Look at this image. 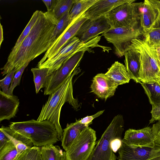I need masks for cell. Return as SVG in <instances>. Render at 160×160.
<instances>
[{"instance_id": "d6a6232c", "label": "cell", "mask_w": 160, "mask_h": 160, "mask_svg": "<svg viewBox=\"0 0 160 160\" xmlns=\"http://www.w3.org/2000/svg\"><path fill=\"white\" fill-rule=\"evenodd\" d=\"M30 62H27L20 69L17 71L14 75L12 81L8 90L7 94L12 95L13 90L17 86L19 85L22 73Z\"/></svg>"}, {"instance_id": "d6986e66", "label": "cell", "mask_w": 160, "mask_h": 160, "mask_svg": "<svg viewBox=\"0 0 160 160\" xmlns=\"http://www.w3.org/2000/svg\"><path fill=\"white\" fill-rule=\"evenodd\" d=\"M125 66L130 79L136 83H140V63L139 53L130 49L125 54Z\"/></svg>"}, {"instance_id": "d590c367", "label": "cell", "mask_w": 160, "mask_h": 160, "mask_svg": "<svg viewBox=\"0 0 160 160\" xmlns=\"http://www.w3.org/2000/svg\"><path fill=\"white\" fill-rule=\"evenodd\" d=\"M150 1L153 4L158 12L157 16L152 29L160 28V1L157 0H150Z\"/></svg>"}, {"instance_id": "4316f807", "label": "cell", "mask_w": 160, "mask_h": 160, "mask_svg": "<svg viewBox=\"0 0 160 160\" xmlns=\"http://www.w3.org/2000/svg\"><path fill=\"white\" fill-rule=\"evenodd\" d=\"M43 160H62L65 152L59 146L51 144L40 147Z\"/></svg>"}, {"instance_id": "7402d4cb", "label": "cell", "mask_w": 160, "mask_h": 160, "mask_svg": "<svg viewBox=\"0 0 160 160\" xmlns=\"http://www.w3.org/2000/svg\"><path fill=\"white\" fill-rule=\"evenodd\" d=\"M105 74L119 85L128 83L130 80L125 66L118 61L115 62Z\"/></svg>"}, {"instance_id": "52a82bcc", "label": "cell", "mask_w": 160, "mask_h": 160, "mask_svg": "<svg viewBox=\"0 0 160 160\" xmlns=\"http://www.w3.org/2000/svg\"><path fill=\"white\" fill-rule=\"evenodd\" d=\"M130 0L112 9L104 17L111 28L137 29L140 27V8L142 2Z\"/></svg>"}, {"instance_id": "e575fe53", "label": "cell", "mask_w": 160, "mask_h": 160, "mask_svg": "<svg viewBox=\"0 0 160 160\" xmlns=\"http://www.w3.org/2000/svg\"><path fill=\"white\" fill-rule=\"evenodd\" d=\"M151 128L155 143L160 145V121L153 124Z\"/></svg>"}, {"instance_id": "e0dca14e", "label": "cell", "mask_w": 160, "mask_h": 160, "mask_svg": "<svg viewBox=\"0 0 160 160\" xmlns=\"http://www.w3.org/2000/svg\"><path fill=\"white\" fill-rule=\"evenodd\" d=\"M18 97L9 95L0 91V122L9 120L15 117L19 104Z\"/></svg>"}, {"instance_id": "74e56055", "label": "cell", "mask_w": 160, "mask_h": 160, "mask_svg": "<svg viewBox=\"0 0 160 160\" xmlns=\"http://www.w3.org/2000/svg\"><path fill=\"white\" fill-rule=\"evenodd\" d=\"M104 111V110L100 111L94 115L87 116L81 120H79V122L82 124L88 127L89 125L91 123L92 121L94 118L98 117L102 114Z\"/></svg>"}, {"instance_id": "9c48e42d", "label": "cell", "mask_w": 160, "mask_h": 160, "mask_svg": "<svg viewBox=\"0 0 160 160\" xmlns=\"http://www.w3.org/2000/svg\"><path fill=\"white\" fill-rule=\"evenodd\" d=\"M102 36L109 43L113 44L116 55L121 57L128 50L131 41L143 36V33L140 28H111Z\"/></svg>"}, {"instance_id": "bcb514c9", "label": "cell", "mask_w": 160, "mask_h": 160, "mask_svg": "<svg viewBox=\"0 0 160 160\" xmlns=\"http://www.w3.org/2000/svg\"></svg>"}, {"instance_id": "5bb4252c", "label": "cell", "mask_w": 160, "mask_h": 160, "mask_svg": "<svg viewBox=\"0 0 160 160\" xmlns=\"http://www.w3.org/2000/svg\"><path fill=\"white\" fill-rule=\"evenodd\" d=\"M88 19L82 14L72 22L45 52L37 65L41 64L47 59L54 55L68 41L75 36L81 26Z\"/></svg>"}, {"instance_id": "f1b7e54d", "label": "cell", "mask_w": 160, "mask_h": 160, "mask_svg": "<svg viewBox=\"0 0 160 160\" xmlns=\"http://www.w3.org/2000/svg\"><path fill=\"white\" fill-rule=\"evenodd\" d=\"M74 0H58L53 10L51 11L55 19L58 20L65 13L70 12L73 4Z\"/></svg>"}, {"instance_id": "484cf974", "label": "cell", "mask_w": 160, "mask_h": 160, "mask_svg": "<svg viewBox=\"0 0 160 160\" xmlns=\"http://www.w3.org/2000/svg\"><path fill=\"white\" fill-rule=\"evenodd\" d=\"M69 12H67L58 20V23L55 26L51 35L48 44L49 48L70 24L69 19Z\"/></svg>"}, {"instance_id": "4fadbf2b", "label": "cell", "mask_w": 160, "mask_h": 160, "mask_svg": "<svg viewBox=\"0 0 160 160\" xmlns=\"http://www.w3.org/2000/svg\"><path fill=\"white\" fill-rule=\"evenodd\" d=\"M110 28V26L104 16L92 20L88 19L81 26L75 36L81 42H86Z\"/></svg>"}, {"instance_id": "7a4b0ae2", "label": "cell", "mask_w": 160, "mask_h": 160, "mask_svg": "<svg viewBox=\"0 0 160 160\" xmlns=\"http://www.w3.org/2000/svg\"><path fill=\"white\" fill-rule=\"evenodd\" d=\"M78 72L79 70L75 69L60 88L49 95L37 120L38 121L47 120L54 125L58 132L59 140L61 141L63 130L60 124V118L62 106L68 102L76 110H78L80 107L78 99L75 98L73 95L72 80L73 77Z\"/></svg>"}, {"instance_id": "6da1fadb", "label": "cell", "mask_w": 160, "mask_h": 160, "mask_svg": "<svg viewBox=\"0 0 160 160\" xmlns=\"http://www.w3.org/2000/svg\"><path fill=\"white\" fill-rule=\"evenodd\" d=\"M58 21L52 15L51 12L41 14L28 35L23 40L14 55L7 59L4 66L1 68L3 76L13 69L17 71L27 62L46 51L51 34Z\"/></svg>"}, {"instance_id": "ac0fdd59", "label": "cell", "mask_w": 160, "mask_h": 160, "mask_svg": "<svg viewBox=\"0 0 160 160\" xmlns=\"http://www.w3.org/2000/svg\"><path fill=\"white\" fill-rule=\"evenodd\" d=\"M157 14V10L150 0L142 2L140 8V27L143 35L152 29Z\"/></svg>"}, {"instance_id": "ee69618b", "label": "cell", "mask_w": 160, "mask_h": 160, "mask_svg": "<svg viewBox=\"0 0 160 160\" xmlns=\"http://www.w3.org/2000/svg\"><path fill=\"white\" fill-rule=\"evenodd\" d=\"M62 160H66V152H65L64 155L62 158Z\"/></svg>"}, {"instance_id": "5b68a950", "label": "cell", "mask_w": 160, "mask_h": 160, "mask_svg": "<svg viewBox=\"0 0 160 160\" xmlns=\"http://www.w3.org/2000/svg\"><path fill=\"white\" fill-rule=\"evenodd\" d=\"M133 50L139 55L140 80L142 83L158 82L160 79V58L157 49L150 47L143 38L132 40L128 50Z\"/></svg>"}, {"instance_id": "7c38bea8", "label": "cell", "mask_w": 160, "mask_h": 160, "mask_svg": "<svg viewBox=\"0 0 160 160\" xmlns=\"http://www.w3.org/2000/svg\"><path fill=\"white\" fill-rule=\"evenodd\" d=\"M118 152V160H149L160 156V145L156 143L153 148H132L122 141Z\"/></svg>"}, {"instance_id": "83f0119b", "label": "cell", "mask_w": 160, "mask_h": 160, "mask_svg": "<svg viewBox=\"0 0 160 160\" xmlns=\"http://www.w3.org/2000/svg\"><path fill=\"white\" fill-rule=\"evenodd\" d=\"M31 71L33 76L36 92L38 93L42 88H44L48 76V69L44 68H32Z\"/></svg>"}, {"instance_id": "9a60e30c", "label": "cell", "mask_w": 160, "mask_h": 160, "mask_svg": "<svg viewBox=\"0 0 160 160\" xmlns=\"http://www.w3.org/2000/svg\"><path fill=\"white\" fill-rule=\"evenodd\" d=\"M118 85L105 74L99 73L93 77L90 88L97 97L106 101L114 95Z\"/></svg>"}, {"instance_id": "b9f144b4", "label": "cell", "mask_w": 160, "mask_h": 160, "mask_svg": "<svg viewBox=\"0 0 160 160\" xmlns=\"http://www.w3.org/2000/svg\"><path fill=\"white\" fill-rule=\"evenodd\" d=\"M0 47L3 40V30L2 26L0 23Z\"/></svg>"}, {"instance_id": "f35d334b", "label": "cell", "mask_w": 160, "mask_h": 160, "mask_svg": "<svg viewBox=\"0 0 160 160\" xmlns=\"http://www.w3.org/2000/svg\"><path fill=\"white\" fill-rule=\"evenodd\" d=\"M122 138H118L114 139L111 142V146L112 151L116 152L120 148L122 144Z\"/></svg>"}, {"instance_id": "4dcf8cb0", "label": "cell", "mask_w": 160, "mask_h": 160, "mask_svg": "<svg viewBox=\"0 0 160 160\" xmlns=\"http://www.w3.org/2000/svg\"><path fill=\"white\" fill-rule=\"evenodd\" d=\"M143 36V39L150 47L156 49L160 48V28L152 29Z\"/></svg>"}, {"instance_id": "836d02e7", "label": "cell", "mask_w": 160, "mask_h": 160, "mask_svg": "<svg viewBox=\"0 0 160 160\" xmlns=\"http://www.w3.org/2000/svg\"><path fill=\"white\" fill-rule=\"evenodd\" d=\"M17 71L14 69L7 74L6 76L0 81V87L2 92L7 94L8 90L12 81L14 75Z\"/></svg>"}, {"instance_id": "ffe728a7", "label": "cell", "mask_w": 160, "mask_h": 160, "mask_svg": "<svg viewBox=\"0 0 160 160\" xmlns=\"http://www.w3.org/2000/svg\"><path fill=\"white\" fill-rule=\"evenodd\" d=\"M88 127L81 124L79 120L67 125L66 127L63 130L61 140L62 146L65 151L69 148L75 140Z\"/></svg>"}, {"instance_id": "2e32d148", "label": "cell", "mask_w": 160, "mask_h": 160, "mask_svg": "<svg viewBox=\"0 0 160 160\" xmlns=\"http://www.w3.org/2000/svg\"><path fill=\"white\" fill-rule=\"evenodd\" d=\"M130 0H98L84 13L88 19L93 20L101 18L117 6Z\"/></svg>"}, {"instance_id": "3957f363", "label": "cell", "mask_w": 160, "mask_h": 160, "mask_svg": "<svg viewBox=\"0 0 160 160\" xmlns=\"http://www.w3.org/2000/svg\"><path fill=\"white\" fill-rule=\"evenodd\" d=\"M9 126L14 131L30 139L35 146L53 144L59 141L55 126L47 120L38 121L32 119L12 122Z\"/></svg>"}, {"instance_id": "1f68e13d", "label": "cell", "mask_w": 160, "mask_h": 160, "mask_svg": "<svg viewBox=\"0 0 160 160\" xmlns=\"http://www.w3.org/2000/svg\"><path fill=\"white\" fill-rule=\"evenodd\" d=\"M17 160H43L40 147L34 146L26 149L19 155Z\"/></svg>"}, {"instance_id": "603a6c76", "label": "cell", "mask_w": 160, "mask_h": 160, "mask_svg": "<svg viewBox=\"0 0 160 160\" xmlns=\"http://www.w3.org/2000/svg\"><path fill=\"white\" fill-rule=\"evenodd\" d=\"M98 0H74L73 6L69 13L70 24L84 13Z\"/></svg>"}, {"instance_id": "f546056e", "label": "cell", "mask_w": 160, "mask_h": 160, "mask_svg": "<svg viewBox=\"0 0 160 160\" xmlns=\"http://www.w3.org/2000/svg\"><path fill=\"white\" fill-rule=\"evenodd\" d=\"M19 155L16 146L11 140L0 149V160H17Z\"/></svg>"}, {"instance_id": "8d00e7d4", "label": "cell", "mask_w": 160, "mask_h": 160, "mask_svg": "<svg viewBox=\"0 0 160 160\" xmlns=\"http://www.w3.org/2000/svg\"><path fill=\"white\" fill-rule=\"evenodd\" d=\"M151 118L149 120V123H152L156 121H160V104L152 106V109L150 112Z\"/></svg>"}, {"instance_id": "ab89813d", "label": "cell", "mask_w": 160, "mask_h": 160, "mask_svg": "<svg viewBox=\"0 0 160 160\" xmlns=\"http://www.w3.org/2000/svg\"><path fill=\"white\" fill-rule=\"evenodd\" d=\"M58 0H44L42 1L47 7V11H52L56 4Z\"/></svg>"}, {"instance_id": "44dd1931", "label": "cell", "mask_w": 160, "mask_h": 160, "mask_svg": "<svg viewBox=\"0 0 160 160\" xmlns=\"http://www.w3.org/2000/svg\"><path fill=\"white\" fill-rule=\"evenodd\" d=\"M0 129L13 142L19 155L26 149L33 147V143L30 139L14 131L9 126H2Z\"/></svg>"}, {"instance_id": "8fae6325", "label": "cell", "mask_w": 160, "mask_h": 160, "mask_svg": "<svg viewBox=\"0 0 160 160\" xmlns=\"http://www.w3.org/2000/svg\"><path fill=\"white\" fill-rule=\"evenodd\" d=\"M122 141L132 148H154L156 143L154 140L151 128L146 127L142 129L129 128L126 131Z\"/></svg>"}, {"instance_id": "cb8c5ba5", "label": "cell", "mask_w": 160, "mask_h": 160, "mask_svg": "<svg viewBox=\"0 0 160 160\" xmlns=\"http://www.w3.org/2000/svg\"><path fill=\"white\" fill-rule=\"evenodd\" d=\"M152 106L160 104V84L158 82L140 83Z\"/></svg>"}, {"instance_id": "f6af8a7d", "label": "cell", "mask_w": 160, "mask_h": 160, "mask_svg": "<svg viewBox=\"0 0 160 160\" xmlns=\"http://www.w3.org/2000/svg\"><path fill=\"white\" fill-rule=\"evenodd\" d=\"M159 83L160 84V80H159Z\"/></svg>"}, {"instance_id": "60d3db41", "label": "cell", "mask_w": 160, "mask_h": 160, "mask_svg": "<svg viewBox=\"0 0 160 160\" xmlns=\"http://www.w3.org/2000/svg\"><path fill=\"white\" fill-rule=\"evenodd\" d=\"M10 140L4 132L0 129V149Z\"/></svg>"}, {"instance_id": "7bdbcfd3", "label": "cell", "mask_w": 160, "mask_h": 160, "mask_svg": "<svg viewBox=\"0 0 160 160\" xmlns=\"http://www.w3.org/2000/svg\"><path fill=\"white\" fill-rule=\"evenodd\" d=\"M149 160H160V156L154 158Z\"/></svg>"}, {"instance_id": "277c9868", "label": "cell", "mask_w": 160, "mask_h": 160, "mask_svg": "<svg viewBox=\"0 0 160 160\" xmlns=\"http://www.w3.org/2000/svg\"><path fill=\"white\" fill-rule=\"evenodd\" d=\"M101 37V36H98L87 42H82L75 36L68 41L54 55L47 59L41 64L37 65V68H48L49 76L59 69L64 62L78 52L87 51L90 53H93L92 48L99 47L101 48L104 52H108L111 49L110 48L98 44Z\"/></svg>"}, {"instance_id": "ba28073f", "label": "cell", "mask_w": 160, "mask_h": 160, "mask_svg": "<svg viewBox=\"0 0 160 160\" xmlns=\"http://www.w3.org/2000/svg\"><path fill=\"white\" fill-rule=\"evenodd\" d=\"M96 131L88 127L65 151L66 160H88L96 143Z\"/></svg>"}, {"instance_id": "30bf717a", "label": "cell", "mask_w": 160, "mask_h": 160, "mask_svg": "<svg viewBox=\"0 0 160 160\" xmlns=\"http://www.w3.org/2000/svg\"><path fill=\"white\" fill-rule=\"evenodd\" d=\"M85 52H77L64 62L59 69L48 76L44 87L45 95H50L63 84L76 69Z\"/></svg>"}, {"instance_id": "d4e9b609", "label": "cell", "mask_w": 160, "mask_h": 160, "mask_svg": "<svg viewBox=\"0 0 160 160\" xmlns=\"http://www.w3.org/2000/svg\"><path fill=\"white\" fill-rule=\"evenodd\" d=\"M41 11L37 10L33 13L29 22L19 36L15 45L12 48L7 59L11 58L15 54L22 42L28 35L32 27L36 23Z\"/></svg>"}, {"instance_id": "8992f818", "label": "cell", "mask_w": 160, "mask_h": 160, "mask_svg": "<svg viewBox=\"0 0 160 160\" xmlns=\"http://www.w3.org/2000/svg\"><path fill=\"white\" fill-rule=\"evenodd\" d=\"M123 116L118 114L113 119L96 145L88 160H116L117 157L111 148L114 139L122 138L124 130Z\"/></svg>"}]
</instances>
